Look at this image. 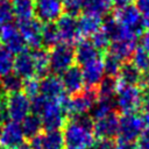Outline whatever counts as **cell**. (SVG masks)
<instances>
[{"instance_id":"obj_1","label":"cell","mask_w":149,"mask_h":149,"mask_svg":"<svg viewBox=\"0 0 149 149\" xmlns=\"http://www.w3.org/2000/svg\"><path fill=\"white\" fill-rule=\"evenodd\" d=\"M64 149H92L95 136L93 120L88 114L71 118L63 130Z\"/></svg>"},{"instance_id":"obj_2","label":"cell","mask_w":149,"mask_h":149,"mask_svg":"<svg viewBox=\"0 0 149 149\" xmlns=\"http://www.w3.org/2000/svg\"><path fill=\"white\" fill-rule=\"evenodd\" d=\"M33 112L41 118L42 125L47 130H56L64 126L65 111L57 100H50L42 94L31 99Z\"/></svg>"},{"instance_id":"obj_3","label":"cell","mask_w":149,"mask_h":149,"mask_svg":"<svg viewBox=\"0 0 149 149\" xmlns=\"http://www.w3.org/2000/svg\"><path fill=\"white\" fill-rule=\"evenodd\" d=\"M113 17L121 24L125 31L136 41L140 36L143 35L148 27L146 20L141 15L137 7L133 5L116 8Z\"/></svg>"},{"instance_id":"obj_4","label":"cell","mask_w":149,"mask_h":149,"mask_svg":"<svg viewBox=\"0 0 149 149\" xmlns=\"http://www.w3.org/2000/svg\"><path fill=\"white\" fill-rule=\"evenodd\" d=\"M31 111V100L23 92L9 93L1 106L2 119L7 118L10 121L21 122Z\"/></svg>"},{"instance_id":"obj_5","label":"cell","mask_w":149,"mask_h":149,"mask_svg":"<svg viewBox=\"0 0 149 149\" xmlns=\"http://www.w3.org/2000/svg\"><path fill=\"white\" fill-rule=\"evenodd\" d=\"M143 90L137 85H122L118 83V90L114 98L115 106L123 114L135 113L141 108Z\"/></svg>"},{"instance_id":"obj_6","label":"cell","mask_w":149,"mask_h":149,"mask_svg":"<svg viewBox=\"0 0 149 149\" xmlns=\"http://www.w3.org/2000/svg\"><path fill=\"white\" fill-rule=\"evenodd\" d=\"M97 91L94 88H86L73 94V97H68L63 102L65 114L71 118L88 114L97 102Z\"/></svg>"},{"instance_id":"obj_7","label":"cell","mask_w":149,"mask_h":149,"mask_svg":"<svg viewBox=\"0 0 149 149\" xmlns=\"http://www.w3.org/2000/svg\"><path fill=\"white\" fill-rule=\"evenodd\" d=\"M146 127L147 125L141 115L136 113L123 114L119 119V130H118L119 141L134 142L141 136Z\"/></svg>"},{"instance_id":"obj_8","label":"cell","mask_w":149,"mask_h":149,"mask_svg":"<svg viewBox=\"0 0 149 149\" xmlns=\"http://www.w3.org/2000/svg\"><path fill=\"white\" fill-rule=\"evenodd\" d=\"M74 61V50L70 44L58 43L55 47H52L49 52L50 70L55 74H62L64 71H66L69 68L73 65Z\"/></svg>"},{"instance_id":"obj_9","label":"cell","mask_w":149,"mask_h":149,"mask_svg":"<svg viewBox=\"0 0 149 149\" xmlns=\"http://www.w3.org/2000/svg\"><path fill=\"white\" fill-rule=\"evenodd\" d=\"M24 134L21 128L20 122L10 121L1 126L0 130V146L5 149H17L24 144Z\"/></svg>"},{"instance_id":"obj_10","label":"cell","mask_w":149,"mask_h":149,"mask_svg":"<svg viewBox=\"0 0 149 149\" xmlns=\"http://www.w3.org/2000/svg\"><path fill=\"white\" fill-rule=\"evenodd\" d=\"M0 41L3 43V47H6L10 52L15 55L24 51L27 48V44L19 30V27L13 23L0 27Z\"/></svg>"},{"instance_id":"obj_11","label":"cell","mask_w":149,"mask_h":149,"mask_svg":"<svg viewBox=\"0 0 149 149\" xmlns=\"http://www.w3.org/2000/svg\"><path fill=\"white\" fill-rule=\"evenodd\" d=\"M40 94L50 100H57L61 104L68 98L62 79L56 74H47L40 80Z\"/></svg>"},{"instance_id":"obj_12","label":"cell","mask_w":149,"mask_h":149,"mask_svg":"<svg viewBox=\"0 0 149 149\" xmlns=\"http://www.w3.org/2000/svg\"><path fill=\"white\" fill-rule=\"evenodd\" d=\"M64 12L62 0H37L35 1V15L43 23L57 21Z\"/></svg>"},{"instance_id":"obj_13","label":"cell","mask_w":149,"mask_h":149,"mask_svg":"<svg viewBox=\"0 0 149 149\" xmlns=\"http://www.w3.org/2000/svg\"><path fill=\"white\" fill-rule=\"evenodd\" d=\"M56 27L58 30L61 43L72 45L73 43H77L80 40V35L77 26V19L73 15L63 14L56 21Z\"/></svg>"},{"instance_id":"obj_14","label":"cell","mask_w":149,"mask_h":149,"mask_svg":"<svg viewBox=\"0 0 149 149\" xmlns=\"http://www.w3.org/2000/svg\"><path fill=\"white\" fill-rule=\"evenodd\" d=\"M42 22L37 19L19 22V30L28 47L31 49L42 48Z\"/></svg>"},{"instance_id":"obj_15","label":"cell","mask_w":149,"mask_h":149,"mask_svg":"<svg viewBox=\"0 0 149 149\" xmlns=\"http://www.w3.org/2000/svg\"><path fill=\"white\" fill-rule=\"evenodd\" d=\"M119 116L115 112H112L98 120L93 121V133L98 139H113L118 135L119 130Z\"/></svg>"},{"instance_id":"obj_16","label":"cell","mask_w":149,"mask_h":149,"mask_svg":"<svg viewBox=\"0 0 149 149\" xmlns=\"http://www.w3.org/2000/svg\"><path fill=\"white\" fill-rule=\"evenodd\" d=\"M80 70L84 79V85H86L87 88H95L105 76L104 64L100 57L81 65Z\"/></svg>"},{"instance_id":"obj_17","label":"cell","mask_w":149,"mask_h":149,"mask_svg":"<svg viewBox=\"0 0 149 149\" xmlns=\"http://www.w3.org/2000/svg\"><path fill=\"white\" fill-rule=\"evenodd\" d=\"M30 144L36 149H64L63 133L59 129L47 130L31 139Z\"/></svg>"},{"instance_id":"obj_18","label":"cell","mask_w":149,"mask_h":149,"mask_svg":"<svg viewBox=\"0 0 149 149\" xmlns=\"http://www.w3.org/2000/svg\"><path fill=\"white\" fill-rule=\"evenodd\" d=\"M13 72L16 73L23 80H26L28 78H31V77H36L35 76V64H34L33 54L27 51V50L17 54L14 58Z\"/></svg>"},{"instance_id":"obj_19","label":"cell","mask_w":149,"mask_h":149,"mask_svg":"<svg viewBox=\"0 0 149 149\" xmlns=\"http://www.w3.org/2000/svg\"><path fill=\"white\" fill-rule=\"evenodd\" d=\"M62 83L64 90L69 94H77L84 88V79L81 74V70L78 66H71L66 71L62 73Z\"/></svg>"},{"instance_id":"obj_20","label":"cell","mask_w":149,"mask_h":149,"mask_svg":"<svg viewBox=\"0 0 149 149\" xmlns=\"http://www.w3.org/2000/svg\"><path fill=\"white\" fill-rule=\"evenodd\" d=\"M77 26L80 37H88L92 36L94 33H97L99 29H101L102 20L101 16L83 13L77 19Z\"/></svg>"},{"instance_id":"obj_21","label":"cell","mask_w":149,"mask_h":149,"mask_svg":"<svg viewBox=\"0 0 149 149\" xmlns=\"http://www.w3.org/2000/svg\"><path fill=\"white\" fill-rule=\"evenodd\" d=\"M99 56V50L93 45L90 40H79L77 42V48L74 50V59L78 64L84 65Z\"/></svg>"},{"instance_id":"obj_22","label":"cell","mask_w":149,"mask_h":149,"mask_svg":"<svg viewBox=\"0 0 149 149\" xmlns=\"http://www.w3.org/2000/svg\"><path fill=\"white\" fill-rule=\"evenodd\" d=\"M116 80L122 85H137L143 81V73L133 63H122Z\"/></svg>"},{"instance_id":"obj_23","label":"cell","mask_w":149,"mask_h":149,"mask_svg":"<svg viewBox=\"0 0 149 149\" xmlns=\"http://www.w3.org/2000/svg\"><path fill=\"white\" fill-rule=\"evenodd\" d=\"M14 19L19 22L28 21L35 16V0H12L10 1Z\"/></svg>"},{"instance_id":"obj_24","label":"cell","mask_w":149,"mask_h":149,"mask_svg":"<svg viewBox=\"0 0 149 149\" xmlns=\"http://www.w3.org/2000/svg\"><path fill=\"white\" fill-rule=\"evenodd\" d=\"M135 48H136L135 41H127V40L113 41L109 44V52L116 56L121 62H123L132 57Z\"/></svg>"},{"instance_id":"obj_25","label":"cell","mask_w":149,"mask_h":149,"mask_svg":"<svg viewBox=\"0 0 149 149\" xmlns=\"http://www.w3.org/2000/svg\"><path fill=\"white\" fill-rule=\"evenodd\" d=\"M21 128L23 130V134L28 139H34L37 135L41 134V130L43 128L41 118L38 115H36L35 113L27 115L22 121H21Z\"/></svg>"},{"instance_id":"obj_26","label":"cell","mask_w":149,"mask_h":149,"mask_svg":"<svg viewBox=\"0 0 149 149\" xmlns=\"http://www.w3.org/2000/svg\"><path fill=\"white\" fill-rule=\"evenodd\" d=\"M31 54H33L34 64H35V76L43 78L44 76L48 74L50 70L49 52L42 48H38V49H35Z\"/></svg>"},{"instance_id":"obj_27","label":"cell","mask_w":149,"mask_h":149,"mask_svg":"<svg viewBox=\"0 0 149 149\" xmlns=\"http://www.w3.org/2000/svg\"><path fill=\"white\" fill-rule=\"evenodd\" d=\"M97 97L98 99H113L115 98L118 90L116 77H104L100 84L97 86Z\"/></svg>"},{"instance_id":"obj_28","label":"cell","mask_w":149,"mask_h":149,"mask_svg":"<svg viewBox=\"0 0 149 149\" xmlns=\"http://www.w3.org/2000/svg\"><path fill=\"white\" fill-rule=\"evenodd\" d=\"M111 0H83V10L84 13L102 16L107 14L112 8Z\"/></svg>"},{"instance_id":"obj_29","label":"cell","mask_w":149,"mask_h":149,"mask_svg":"<svg viewBox=\"0 0 149 149\" xmlns=\"http://www.w3.org/2000/svg\"><path fill=\"white\" fill-rule=\"evenodd\" d=\"M42 45L52 48L56 44L61 43L59 41V35L58 30L56 27V23L54 22H48L42 24Z\"/></svg>"},{"instance_id":"obj_30","label":"cell","mask_w":149,"mask_h":149,"mask_svg":"<svg viewBox=\"0 0 149 149\" xmlns=\"http://www.w3.org/2000/svg\"><path fill=\"white\" fill-rule=\"evenodd\" d=\"M115 101L113 99H97V102L94 104L92 111H91V118L92 120H98L112 112H114Z\"/></svg>"},{"instance_id":"obj_31","label":"cell","mask_w":149,"mask_h":149,"mask_svg":"<svg viewBox=\"0 0 149 149\" xmlns=\"http://www.w3.org/2000/svg\"><path fill=\"white\" fill-rule=\"evenodd\" d=\"M132 63L142 73L149 72V54L142 47H136L132 55Z\"/></svg>"},{"instance_id":"obj_32","label":"cell","mask_w":149,"mask_h":149,"mask_svg":"<svg viewBox=\"0 0 149 149\" xmlns=\"http://www.w3.org/2000/svg\"><path fill=\"white\" fill-rule=\"evenodd\" d=\"M14 54L6 47H0V78L13 72L14 68Z\"/></svg>"},{"instance_id":"obj_33","label":"cell","mask_w":149,"mask_h":149,"mask_svg":"<svg viewBox=\"0 0 149 149\" xmlns=\"http://www.w3.org/2000/svg\"><path fill=\"white\" fill-rule=\"evenodd\" d=\"M1 85L5 92L9 93H15V92H20L22 90L23 86V79L20 78L16 73L12 72L5 77L1 78Z\"/></svg>"},{"instance_id":"obj_34","label":"cell","mask_w":149,"mask_h":149,"mask_svg":"<svg viewBox=\"0 0 149 149\" xmlns=\"http://www.w3.org/2000/svg\"><path fill=\"white\" fill-rule=\"evenodd\" d=\"M102 64H104V70H105V73L109 77H116L120 69H121V65H122V62L116 57L114 56L113 54H111L109 51L107 54H105L104 56V59H102Z\"/></svg>"},{"instance_id":"obj_35","label":"cell","mask_w":149,"mask_h":149,"mask_svg":"<svg viewBox=\"0 0 149 149\" xmlns=\"http://www.w3.org/2000/svg\"><path fill=\"white\" fill-rule=\"evenodd\" d=\"M91 42L99 51L106 50L107 48H109V44H111V40H109L108 35L102 30V28L99 29L97 33H94L91 36Z\"/></svg>"},{"instance_id":"obj_36","label":"cell","mask_w":149,"mask_h":149,"mask_svg":"<svg viewBox=\"0 0 149 149\" xmlns=\"http://www.w3.org/2000/svg\"><path fill=\"white\" fill-rule=\"evenodd\" d=\"M23 93L29 98V99H33L35 98L36 95L40 94V80L36 78V77H31V78H28L26 80H23Z\"/></svg>"},{"instance_id":"obj_37","label":"cell","mask_w":149,"mask_h":149,"mask_svg":"<svg viewBox=\"0 0 149 149\" xmlns=\"http://www.w3.org/2000/svg\"><path fill=\"white\" fill-rule=\"evenodd\" d=\"M13 19H14V14H13L10 1L0 0V26L12 23Z\"/></svg>"},{"instance_id":"obj_38","label":"cell","mask_w":149,"mask_h":149,"mask_svg":"<svg viewBox=\"0 0 149 149\" xmlns=\"http://www.w3.org/2000/svg\"><path fill=\"white\" fill-rule=\"evenodd\" d=\"M63 7L66 14L69 15H78L83 10V0H62Z\"/></svg>"},{"instance_id":"obj_39","label":"cell","mask_w":149,"mask_h":149,"mask_svg":"<svg viewBox=\"0 0 149 149\" xmlns=\"http://www.w3.org/2000/svg\"><path fill=\"white\" fill-rule=\"evenodd\" d=\"M116 143L112 139H98L94 141L92 149H115Z\"/></svg>"},{"instance_id":"obj_40","label":"cell","mask_w":149,"mask_h":149,"mask_svg":"<svg viewBox=\"0 0 149 149\" xmlns=\"http://www.w3.org/2000/svg\"><path fill=\"white\" fill-rule=\"evenodd\" d=\"M136 7L149 26V0H136Z\"/></svg>"},{"instance_id":"obj_41","label":"cell","mask_w":149,"mask_h":149,"mask_svg":"<svg viewBox=\"0 0 149 149\" xmlns=\"http://www.w3.org/2000/svg\"><path fill=\"white\" fill-rule=\"evenodd\" d=\"M137 149H149V127H146L141 136L137 139Z\"/></svg>"},{"instance_id":"obj_42","label":"cell","mask_w":149,"mask_h":149,"mask_svg":"<svg viewBox=\"0 0 149 149\" xmlns=\"http://www.w3.org/2000/svg\"><path fill=\"white\" fill-rule=\"evenodd\" d=\"M115 149H137L136 143L134 142H126V141H118Z\"/></svg>"},{"instance_id":"obj_43","label":"cell","mask_w":149,"mask_h":149,"mask_svg":"<svg viewBox=\"0 0 149 149\" xmlns=\"http://www.w3.org/2000/svg\"><path fill=\"white\" fill-rule=\"evenodd\" d=\"M143 49L147 50V52L149 54V26L147 27L146 31L143 33L142 35V45H141Z\"/></svg>"},{"instance_id":"obj_44","label":"cell","mask_w":149,"mask_h":149,"mask_svg":"<svg viewBox=\"0 0 149 149\" xmlns=\"http://www.w3.org/2000/svg\"><path fill=\"white\" fill-rule=\"evenodd\" d=\"M111 1H112V5H114L116 8H119V7H125V6L133 5L136 0H111Z\"/></svg>"},{"instance_id":"obj_45","label":"cell","mask_w":149,"mask_h":149,"mask_svg":"<svg viewBox=\"0 0 149 149\" xmlns=\"http://www.w3.org/2000/svg\"><path fill=\"white\" fill-rule=\"evenodd\" d=\"M17 149H36V148H34L31 144H26V143H24V144H22V146H21L20 148H17Z\"/></svg>"},{"instance_id":"obj_46","label":"cell","mask_w":149,"mask_h":149,"mask_svg":"<svg viewBox=\"0 0 149 149\" xmlns=\"http://www.w3.org/2000/svg\"><path fill=\"white\" fill-rule=\"evenodd\" d=\"M3 94H5V91H3V88H2L1 80H0V101H1V100H2V98H3Z\"/></svg>"},{"instance_id":"obj_47","label":"cell","mask_w":149,"mask_h":149,"mask_svg":"<svg viewBox=\"0 0 149 149\" xmlns=\"http://www.w3.org/2000/svg\"><path fill=\"white\" fill-rule=\"evenodd\" d=\"M147 84L149 85V72H148V78H147Z\"/></svg>"},{"instance_id":"obj_48","label":"cell","mask_w":149,"mask_h":149,"mask_svg":"<svg viewBox=\"0 0 149 149\" xmlns=\"http://www.w3.org/2000/svg\"><path fill=\"white\" fill-rule=\"evenodd\" d=\"M0 119H2V114H1V106H0Z\"/></svg>"},{"instance_id":"obj_49","label":"cell","mask_w":149,"mask_h":149,"mask_svg":"<svg viewBox=\"0 0 149 149\" xmlns=\"http://www.w3.org/2000/svg\"><path fill=\"white\" fill-rule=\"evenodd\" d=\"M0 149H5V148H2V147H1V146H0Z\"/></svg>"},{"instance_id":"obj_50","label":"cell","mask_w":149,"mask_h":149,"mask_svg":"<svg viewBox=\"0 0 149 149\" xmlns=\"http://www.w3.org/2000/svg\"><path fill=\"white\" fill-rule=\"evenodd\" d=\"M35 1H37V0H35Z\"/></svg>"}]
</instances>
